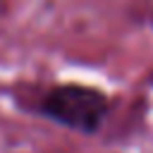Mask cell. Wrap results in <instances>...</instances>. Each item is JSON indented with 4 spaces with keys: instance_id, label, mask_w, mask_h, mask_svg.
<instances>
[{
    "instance_id": "6da1fadb",
    "label": "cell",
    "mask_w": 153,
    "mask_h": 153,
    "mask_svg": "<svg viewBox=\"0 0 153 153\" xmlns=\"http://www.w3.org/2000/svg\"><path fill=\"white\" fill-rule=\"evenodd\" d=\"M43 117L81 131L96 134L110 112V98L100 88L84 84H60L53 86L41 100Z\"/></svg>"
}]
</instances>
